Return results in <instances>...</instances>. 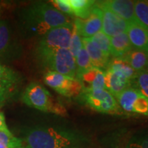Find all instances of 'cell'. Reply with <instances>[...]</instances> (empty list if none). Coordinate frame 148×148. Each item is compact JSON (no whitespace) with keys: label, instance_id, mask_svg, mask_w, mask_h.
<instances>
[{"label":"cell","instance_id":"cell-1","mask_svg":"<svg viewBox=\"0 0 148 148\" xmlns=\"http://www.w3.org/2000/svg\"><path fill=\"white\" fill-rule=\"evenodd\" d=\"M65 14L51 3L36 2L24 8L19 15V27L27 36H43L55 27L71 24Z\"/></svg>","mask_w":148,"mask_h":148},{"label":"cell","instance_id":"cell-2","mask_svg":"<svg viewBox=\"0 0 148 148\" xmlns=\"http://www.w3.org/2000/svg\"><path fill=\"white\" fill-rule=\"evenodd\" d=\"M71 140L64 132L51 127H37L27 131L23 145V148H66Z\"/></svg>","mask_w":148,"mask_h":148},{"label":"cell","instance_id":"cell-3","mask_svg":"<svg viewBox=\"0 0 148 148\" xmlns=\"http://www.w3.org/2000/svg\"><path fill=\"white\" fill-rule=\"evenodd\" d=\"M21 98L25 104L32 108L61 116L66 114L63 105L56 100L50 92L38 82L30 83L24 90Z\"/></svg>","mask_w":148,"mask_h":148},{"label":"cell","instance_id":"cell-4","mask_svg":"<svg viewBox=\"0 0 148 148\" xmlns=\"http://www.w3.org/2000/svg\"><path fill=\"white\" fill-rule=\"evenodd\" d=\"M37 54L42 63L50 71L76 77L75 59L68 48L50 49L37 47Z\"/></svg>","mask_w":148,"mask_h":148},{"label":"cell","instance_id":"cell-5","mask_svg":"<svg viewBox=\"0 0 148 148\" xmlns=\"http://www.w3.org/2000/svg\"><path fill=\"white\" fill-rule=\"evenodd\" d=\"M44 82L60 95L67 97H75L82 92V86L75 77L49 71L44 76Z\"/></svg>","mask_w":148,"mask_h":148},{"label":"cell","instance_id":"cell-6","mask_svg":"<svg viewBox=\"0 0 148 148\" xmlns=\"http://www.w3.org/2000/svg\"><path fill=\"white\" fill-rule=\"evenodd\" d=\"M73 24L63 25L50 29L40 39L38 47L57 49L69 48Z\"/></svg>","mask_w":148,"mask_h":148},{"label":"cell","instance_id":"cell-7","mask_svg":"<svg viewBox=\"0 0 148 148\" xmlns=\"http://www.w3.org/2000/svg\"><path fill=\"white\" fill-rule=\"evenodd\" d=\"M19 53L8 22L0 20V61L12 60Z\"/></svg>","mask_w":148,"mask_h":148},{"label":"cell","instance_id":"cell-8","mask_svg":"<svg viewBox=\"0 0 148 148\" xmlns=\"http://www.w3.org/2000/svg\"><path fill=\"white\" fill-rule=\"evenodd\" d=\"M73 25L78 34L83 38H90L99 32L102 27V10L97 1L89 16L85 19L75 18Z\"/></svg>","mask_w":148,"mask_h":148},{"label":"cell","instance_id":"cell-9","mask_svg":"<svg viewBox=\"0 0 148 148\" xmlns=\"http://www.w3.org/2000/svg\"><path fill=\"white\" fill-rule=\"evenodd\" d=\"M75 78L80 82L84 93H99L105 90L104 72L97 68L92 67L77 74Z\"/></svg>","mask_w":148,"mask_h":148},{"label":"cell","instance_id":"cell-10","mask_svg":"<svg viewBox=\"0 0 148 148\" xmlns=\"http://www.w3.org/2000/svg\"><path fill=\"white\" fill-rule=\"evenodd\" d=\"M84 99L90 108L102 113H113L118 109L115 98L106 89L99 93H84Z\"/></svg>","mask_w":148,"mask_h":148},{"label":"cell","instance_id":"cell-11","mask_svg":"<svg viewBox=\"0 0 148 148\" xmlns=\"http://www.w3.org/2000/svg\"><path fill=\"white\" fill-rule=\"evenodd\" d=\"M135 1L129 0H109L97 1L100 8L108 9L128 23L137 21L134 14Z\"/></svg>","mask_w":148,"mask_h":148},{"label":"cell","instance_id":"cell-12","mask_svg":"<svg viewBox=\"0 0 148 148\" xmlns=\"http://www.w3.org/2000/svg\"><path fill=\"white\" fill-rule=\"evenodd\" d=\"M102 10V32L109 37L127 32L129 23L108 9Z\"/></svg>","mask_w":148,"mask_h":148},{"label":"cell","instance_id":"cell-13","mask_svg":"<svg viewBox=\"0 0 148 148\" xmlns=\"http://www.w3.org/2000/svg\"><path fill=\"white\" fill-rule=\"evenodd\" d=\"M127 34L133 49L148 53V28L137 21L130 23Z\"/></svg>","mask_w":148,"mask_h":148},{"label":"cell","instance_id":"cell-14","mask_svg":"<svg viewBox=\"0 0 148 148\" xmlns=\"http://www.w3.org/2000/svg\"><path fill=\"white\" fill-rule=\"evenodd\" d=\"M82 42L83 47L87 51L93 67L97 68L101 71L106 70L110 63V56L103 53L95 45H92L88 38H82Z\"/></svg>","mask_w":148,"mask_h":148},{"label":"cell","instance_id":"cell-15","mask_svg":"<svg viewBox=\"0 0 148 148\" xmlns=\"http://www.w3.org/2000/svg\"><path fill=\"white\" fill-rule=\"evenodd\" d=\"M104 82L106 90L115 97L125 88L131 86L130 81L116 75L109 69H106L104 72Z\"/></svg>","mask_w":148,"mask_h":148},{"label":"cell","instance_id":"cell-16","mask_svg":"<svg viewBox=\"0 0 148 148\" xmlns=\"http://www.w3.org/2000/svg\"><path fill=\"white\" fill-rule=\"evenodd\" d=\"M110 38V55L114 58H122L132 49L127 32L122 33Z\"/></svg>","mask_w":148,"mask_h":148},{"label":"cell","instance_id":"cell-17","mask_svg":"<svg viewBox=\"0 0 148 148\" xmlns=\"http://www.w3.org/2000/svg\"><path fill=\"white\" fill-rule=\"evenodd\" d=\"M136 72L147 70L148 66V53L132 49L122 57Z\"/></svg>","mask_w":148,"mask_h":148},{"label":"cell","instance_id":"cell-18","mask_svg":"<svg viewBox=\"0 0 148 148\" xmlns=\"http://www.w3.org/2000/svg\"><path fill=\"white\" fill-rule=\"evenodd\" d=\"M107 69L110 70L114 73L128 79L130 82L136 73L130 65L122 58H114L110 60Z\"/></svg>","mask_w":148,"mask_h":148},{"label":"cell","instance_id":"cell-19","mask_svg":"<svg viewBox=\"0 0 148 148\" xmlns=\"http://www.w3.org/2000/svg\"><path fill=\"white\" fill-rule=\"evenodd\" d=\"M140 92L137 89L129 86L116 96L120 107L127 112H132V107Z\"/></svg>","mask_w":148,"mask_h":148},{"label":"cell","instance_id":"cell-20","mask_svg":"<svg viewBox=\"0 0 148 148\" xmlns=\"http://www.w3.org/2000/svg\"><path fill=\"white\" fill-rule=\"evenodd\" d=\"M95 2L93 0H69L73 14L81 19L89 16Z\"/></svg>","mask_w":148,"mask_h":148},{"label":"cell","instance_id":"cell-21","mask_svg":"<svg viewBox=\"0 0 148 148\" xmlns=\"http://www.w3.org/2000/svg\"><path fill=\"white\" fill-rule=\"evenodd\" d=\"M92 45L101 50L106 55L110 56V38L103 32H98L95 35L88 38Z\"/></svg>","mask_w":148,"mask_h":148},{"label":"cell","instance_id":"cell-22","mask_svg":"<svg viewBox=\"0 0 148 148\" xmlns=\"http://www.w3.org/2000/svg\"><path fill=\"white\" fill-rule=\"evenodd\" d=\"M131 84L137 89L142 95L148 99V71L136 72L134 78L131 81Z\"/></svg>","mask_w":148,"mask_h":148},{"label":"cell","instance_id":"cell-23","mask_svg":"<svg viewBox=\"0 0 148 148\" xmlns=\"http://www.w3.org/2000/svg\"><path fill=\"white\" fill-rule=\"evenodd\" d=\"M134 14L138 23L148 28V0L135 1Z\"/></svg>","mask_w":148,"mask_h":148},{"label":"cell","instance_id":"cell-24","mask_svg":"<svg viewBox=\"0 0 148 148\" xmlns=\"http://www.w3.org/2000/svg\"><path fill=\"white\" fill-rule=\"evenodd\" d=\"M0 82L18 84L21 82V77L14 70L0 63Z\"/></svg>","mask_w":148,"mask_h":148},{"label":"cell","instance_id":"cell-25","mask_svg":"<svg viewBox=\"0 0 148 148\" xmlns=\"http://www.w3.org/2000/svg\"><path fill=\"white\" fill-rule=\"evenodd\" d=\"M75 64H76L77 68L76 75L93 67L89 56L84 47H82V49L75 58Z\"/></svg>","mask_w":148,"mask_h":148},{"label":"cell","instance_id":"cell-26","mask_svg":"<svg viewBox=\"0 0 148 148\" xmlns=\"http://www.w3.org/2000/svg\"><path fill=\"white\" fill-rule=\"evenodd\" d=\"M18 92V84L0 82V102H4L15 95Z\"/></svg>","mask_w":148,"mask_h":148},{"label":"cell","instance_id":"cell-27","mask_svg":"<svg viewBox=\"0 0 148 148\" xmlns=\"http://www.w3.org/2000/svg\"><path fill=\"white\" fill-rule=\"evenodd\" d=\"M0 143L8 148H23V140L14 136L11 132L0 131Z\"/></svg>","mask_w":148,"mask_h":148},{"label":"cell","instance_id":"cell-28","mask_svg":"<svg viewBox=\"0 0 148 148\" xmlns=\"http://www.w3.org/2000/svg\"><path fill=\"white\" fill-rule=\"evenodd\" d=\"M83 45L82 42V38L77 33L75 27H73V31H72V34L70 40L69 45V50L71 52V55L74 58H76L77 56L78 55L79 51L82 49Z\"/></svg>","mask_w":148,"mask_h":148},{"label":"cell","instance_id":"cell-29","mask_svg":"<svg viewBox=\"0 0 148 148\" xmlns=\"http://www.w3.org/2000/svg\"><path fill=\"white\" fill-rule=\"evenodd\" d=\"M132 112L148 116V99L141 93L133 104Z\"/></svg>","mask_w":148,"mask_h":148},{"label":"cell","instance_id":"cell-30","mask_svg":"<svg viewBox=\"0 0 148 148\" xmlns=\"http://www.w3.org/2000/svg\"><path fill=\"white\" fill-rule=\"evenodd\" d=\"M51 2V4L62 14H66L68 15L73 14L69 0H53Z\"/></svg>","mask_w":148,"mask_h":148},{"label":"cell","instance_id":"cell-31","mask_svg":"<svg viewBox=\"0 0 148 148\" xmlns=\"http://www.w3.org/2000/svg\"><path fill=\"white\" fill-rule=\"evenodd\" d=\"M130 148H148V134L132 142L130 145Z\"/></svg>","mask_w":148,"mask_h":148},{"label":"cell","instance_id":"cell-32","mask_svg":"<svg viewBox=\"0 0 148 148\" xmlns=\"http://www.w3.org/2000/svg\"><path fill=\"white\" fill-rule=\"evenodd\" d=\"M0 131L1 132H10L5 123V116L3 112H0Z\"/></svg>","mask_w":148,"mask_h":148},{"label":"cell","instance_id":"cell-33","mask_svg":"<svg viewBox=\"0 0 148 148\" xmlns=\"http://www.w3.org/2000/svg\"><path fill=\"white\" fill-rule=\"evenodd\" d=\"M0 148H8V147H7L6 146H5L3 144H2L1 143H0Z\"/></svg>","mask_w":148,"mask_h":148},{"label":"cell","instance_id":"cell-34","mask_svg":"<svg viewBox=\"0 0 148 148\" xmlns=\"http://www.w3.org/2000/svg\"><path fill=\"white\" fill-rule=\"evenodd\" d=\"M147 71H148V66H147Z\"/></svg>","mask_w":148,"mask_h":148}]
</instances>
